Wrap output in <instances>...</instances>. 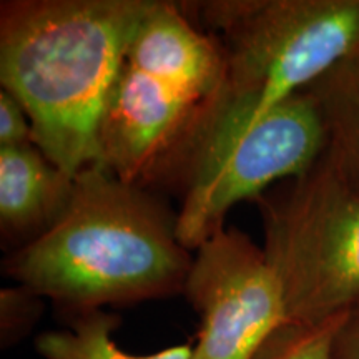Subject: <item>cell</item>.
Instances as JSON below:
<instances>
[{"label":"cell","mask_w":359,"mask_h":359,"mask_svg":"<svg viewBox=\"0 0 359 359\" xmlns=\"http://www.w3.org/2000/svg\"><path fill=\"white\" fill-rule=\"evenodd\" d=\"M34 143L32 125L20 102L0 90V148Z\"/></svg>","instance_id":"4fadbf2b"},{"label":"cell","mask_w":359,"mask_h":359,"mask_svg":"<svg viewBox=\"0 0 359 359\" xmlns=\"http://www.w3.org/2000/svg\"><path fill=\"white\" fill-rule=\"evenodd\" d=\"M183 294L200 318L191 359H253L290 321L266 253L238 228H223L198 246Z\"/></svg>","instance_id":"52a82bcc"},{"label":"cell","mask_w":359,"mask_h":359,"mask_svg":"<svg viewBox=\"0 0 359 359\" xmlns=\"http://www.w3.org/2000/svg\"><path fill=\"white\" fill-rule=\"evenodd\" d=\"M327 135L308 92L290 97L245 133L201 155L178 190L177 235L188 251L223 230L238 201L263 196L273 183L306 173L321 158Z\"/></svg>","instance_id":"8992f818"},{"label":"cell","mask_w":359,"mask_h":359,"mask_svg":"<svg viewBox=\"0 0 359 359\" xmlns=\"http://www.w3.org/2000/svg\"><path fill=\"white\" fill-rule=\"evenodd\" d=\"M40 296L19 285V288H4L0 293V326H2V344L11 346L39 320L42 311Z\"/></svg>","instance_id":"7c38bea8"},{"label":"cell","mask_w":359,"mask_h":359,"mask_svg":"<svg viewBox=\"0 0 359 359\" xmlns=\"http://www.w3.org/2000/svg\"><path fill=\"white\" fill-rule=\"evenodd\" d=\"M212 34L182 4L156 0L125 53L103 116L102 160L123 182L178 188L223 87Z\"/></svg>","instance_id":"3957f363"},{"label":"cell","mask_w":359,"mask_h":359,"mask_svg":"<svg viewBox=\"0 0 359 359\" xmlns=\"http://www.w3.org/2000/svg\"><path fill=\"white\" fill-rule=\"evenodd\" d=\"M288 320L314 325L359 303V183L330 156L257 200Z\"/></svg>","instance_id":"5b68a950"},{"label":"cell","mask_w":359,"mask_h":359,"mask_svg":"<svg viewBox=\"0 0 359 359\" xmlns=\"http://www.w3.org/2000/svg\"><path fill=\"white\" fill-rule=\"evenodd\" d=\"M331 359H359V303L349 309L336 333Z\"/></svg>","instance_id":"5bb4252c"},{"label":"cell","mask_w":359,"mask_h":359,"mask_svg":"<svg viewBox=\"0 0 359 359\" xmlns=\"http://www.w3.org/2000/svg\"><path fill=\"white\" fill-rule=\"evenodd\" d=\"M325 122L326 155L359 183V53L304 88Z\"/></svg>","instance_id":"9c48e42d"},{"label":"cell","mask_w":359,"mask_h":359,"mask_svg":"<svg viewBox=\"0 0 359 359\" xmlns=\"http://www.w3.org/2000/svg\"><path fill=\"white\" fill-rule=\"evenodd\" d=\"M346 313L314 325L288 321L264 341L253 359H331L334 336Z\"/></svg>","instance_id":"8fae6325"},{"label":"cell","mask_w":359,"mask_h":359,"mask_svg":"<svg viewBox=\"0 0 359 359\" xmlns=\"http://www.w3.org/2000/svg\"><path fill=\"white\" fill-rule=\"evenodd\" d=\"M182 4L195 12V24L217 39L224 60L222 92L190 167L359 53V0Z\"/></svg>","instance_id":"277c9868"},{"label":"cell","mask_w":359,"mask_h":359,"mask_svg":"<svg viewBox=\"0 0 359 359\" xmlns=\"http://www.w3.org/2000/svg\"><path fill=\"white\" fill-rule=\"evenodd\" d=\"M120 323V316L105 309L77 314L67 320L69 330L40 334L35 339V349L43 359H191L193 343L177 344L147 356L125 353L114 339Z\"/></svg>","instance_id":"30bf717a"},{"label":"cell","mask_w":359,"mask_h":359,"mask_svg":"<svg viewBox=\"0 0 359 359\" xmlns=\"http://www.w3.org/2000/svg\"><path fill=\"white\" fill-rule=\"evenodd\" d=\"M74 182L34 143L0 148V224L7 236L32 241L60 218Z\"/></svg>","instance_id":"ba28073f"},{"label":"cell","mask_w":359,"mask_h":359,"mask_svg":"<svg viewBox=\"0 0 359 359\" xmlns=\"http://www.w3.org/2000/svg\"><path fill=\"white\" fill-rule=\"evenodd\" d=\"M191 263L172 210L93 163L75 177L60 218L8 255L2 269L69 320L183 294Z\"/></svg>","instance_id":"6da1fadb"},{"label":"cell","mask_w":359,"mask_h":359,"mask_svg":"<svg viewBox=\"0 0 359 359\" xmlns=\"http://www.w3.org/2000/svg\"><path fill=\"white\" fill-rule=\"evenodd\" d=\"M155 2H2V90L25 109L34 145L72 178L103 163L100 132L111 88Z\"/></svg>","instance_id":"7a4b0ae2"}]
</instances>
